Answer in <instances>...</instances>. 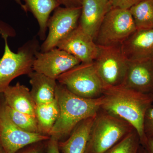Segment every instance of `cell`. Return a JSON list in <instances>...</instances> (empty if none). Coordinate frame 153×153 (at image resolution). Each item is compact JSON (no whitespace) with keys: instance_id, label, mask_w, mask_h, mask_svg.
Instances as JSON below:
<instances>
[{"instance_id":"7c38bea8","label":"cell","mask_w":153,"mask_h":153,"mask_svg":"<svg viewBox=\"0 0 153 153\" xmlns=\"http://www.w3.org/2000/svg\"><path fill=\"white\" fill-rule=\"evenodd\" d=\"M128 61L153 59V29L137 30L121 45Z\"/></svg>"},{"instance_id":"484cf974","label":"cell","mask_w":153,"mask_h":153,"mask_svg":"<svg viewBox=\"0 0 153 153\" xmlns=\"http://www.w3.org/2000/svg\"><path fill=\"white\" fill-rule=\"evenodd\" d=\"M39 142L28 146L24 150L17 153H43V148Z\"/></svg>"},{"instance_id":"7a4b0ae2","label":"cell","mask_w":153,"mask_h":153,"mask_svg":"<svg viewBox=\"0 0 153 153\" xmlns=\"http://www.w3.org/2000/svg\"><path fill=\"white\" fill-rule=\"evenodd\" d=\"M59 114L49 134L60 140L68 137L76 126L88 118L94 116L101 109L102 97L95 99L80 97L57 82L56 96Z\"/></svg>"},{"instance_id":"52a82bcc","label":"cell","mask_w":153,"mask_h":153,"mask_svg":"<svg viewBox=\"0 0 153 153\" xmlns=\"http://www.w3.org/2000/svg\"><path fill=\"white\" fill-rule=\"evenodd\" d=\"M94 66L104 86L123 85L128 67V60L120 46H98Z\"/></svg>"},{"instance_id":"8fae6325","label":"cell","mask_w":153,"mask_h":153,"mask_svg":"<svg viewBox=\"0 0 153 153\" xmlns=\"http://www.w3.org/2000/svg\"><path fill=\"white\" fill-rule=\"evenodd\" d=\"M57 47L74 56L81 63L94 62L99 51L98 46L94 39L79 25L61 40Z\"/></svg>"},{"instance_id":"1f68e13d","label":"cell","mask_w":153,"mask_h":153,"mask_svg":"<svg viewBox=\"0 0 153 153\" xmlns=\"http://www.w3.org/2000/svg\"><path fill=\"white\" fill-rule=\"evenodd\" d=\"M109 1H111V0H109Z\"/></svg>"},{"instance_id":"8992f818","label":"cell","mask_w":153,"mask_h":153,"mask_svg":"<svg viewBox=\"0 0 153 153\" xmlns=\"http://www.w3.org/2000/svg\"><path fill=\"white\" fill-rule=\"evenodd\" d=\"M136 30L129 10L112 7L105 17L94 41L100 46H120Z\"/></svg>"},{"instance_id":"d4e9b609","label":"cell","mask_w":153,"mask_h":153,"mask_svg":"<svg viewBox=\"0 0 153 153\" xmlns=\"http://www.w3.org/2000/svg\"><path fill=\"white\" fill-rule=\"evenodd\" d=\"M58 141L55 138L50 137L47 143V153H61Z\"/></svg>"},{"instance_id":"ffe728a7","label":"cell","mask_w":153,"mask_h":153,"mask_svg":"<svg viewBox=\"0 0 153 153\" xmlns=\"http://www.w3.org/2000/svg\"><path fill=\"white\" fill-rule=\"evenodd\" d=\"M129 10L137 30L153 29V0H143Z\"/></svg>"},{"instance_id":"4fadbf2b","label":"cell","mask_w":153,"mask_h":153,"mask_svg":"<svg viewBox=\"0 0 153 153\" xmlns=\"http://www.w3.org/2000/svg\"><path fill=\"white\" fill-rule=\"evenodd\" d=\"M112 7L109 0H82L79 25L94 40L105 17Z\"/></svg>"},{"instance_id":"6da1fadb","label":"cell","mask_w":153,"mask_h":153,"mask_svg":"<svg viewBox=\"0 0 153 153\" xmlns=\"http://www.w3.org/2000/svg\"><path fill=\"white\" fill-rule=\"evenodd\" d=\"M102 97L101 109L130 124L143 147L148 140L144 132V119L153 105V94L140 93L121 85L104 86Z\"/></svg>"},{"instance_id":"9c48e42d","label":"cell","mask_w":153,"mask_h":153,"mask_svg":"<svg viewBox=\"0 0 153 153\" xmlns=\"http://www.w3.org/2000/svg\"><path fill=\"white\" fill-rule=\"evenodd\" d=\"M49 138L48 136L23 130L11 120L4 104L0 106V145L6 153H17L28 146Z\"/></svg>"},{"instance_id":"d6986e66","label":"cell","mask_w":153,"mask_h":153,"mask_svg":"<svg viewBox=\"0 0 153 153\" xmlns=\"http://www.w3.org/2000/svg\"><path fill=\"white\" fill-rule=\"evenodd\" d=\"M59 114V105L56 97L49 103L36 105V117L39 133L49 137Z\"/></svg>"},{"instance_id":"f546056e","label":"cell","mask_w":153,"mask_h":153,"mask_svg":"<svg viewBox=\"0 0 153 153\" xmlns=\"http://www.w3.org/2000/svg\"><path fill=\"white\" fill-rule=\"evenodd\" d=\"M138 153H145L144 149L142 146H141L140 147Z\"/></svg>"},{"instance_id":"f1b7e54d","label":"cell","mask_w":153,"mask_h":153,"mask_svg":"<svg viewBox=\"0 0 153 153\" xmlns=\"http://www.w3.org/2000/svg\"><path fill=\"white\" fill-rule=\"evenodd\" d=\"M16 3H17L18 4L21 6V7L23 9V10L25 11V6L24 4H22V0H14Z\"/></svg>"},{"instance_id":"30bf717a","label":"cell","mask_w":153,"mask_h":153,"mask_svg":"<svg viewBox=\"0 0 153 153\" xmlns=\"http://www.w3.org/2000/svg\"><path fill=\"white\" fill-rule=\"evenodd\" d=\"M81 63L66 51L58 48L46 52L38 51L33 63V71L57 80L58 76Z\"/></svg>"},{"instance_id":"3957f363","label":"cell","mask_w":153,"mask_h":153,"mask_svg":"<svg viewBox=\"0 0 153 153\" xmlns=\"http://www.w3.org/2000/svg\"><path fill=\"white\" fill-rule=\"evenodd\" d=\"M134 129L127 122L100 109L91 126L85 153H105Z\"/></svg>"},{"instance_id":"9a60e30c","label":"cell","mask_w":153,"mask_h":153,"mask_svg":"<svg viewBox=\"0 0 153 153\" xmlns=\"http://www.w3.org/2000/svg\"><path fill=\"white\" fill-rule=\"evenodd\" d=\"M3 94L7 105L20 112L36 117V105L27 87L18 82L13 86L10 85Z\"/></svg>"},{"instance_id":"5bb4252c","label":"cell","mask_w":153,"mask_h":153,"mask_svg":"<svg viewBox=\"0 0 153 153\" xmlns=\"http://www.w3.org/2000/svg\"><path fill=\"white\" fill-rule=\"evenodd\" d=\"M123 85L144 94H153V59L129 61Z\"/></svg>"},{"instance_id":"44dd1931","label":"cell","mask_w":153,"mask_h":153,"mask_svg":"<svg viewBox=\"0 0 153 153\" xmlns=\"http://www.w3.org/2000/svg\"><path fill=\"white\" fill-rule=\"evenodd\" d=\"M4 105L9 117L16 125L25 131L39 134L36 117L16 110L5 103Z\"/></svg>"},{"instance_id":"83f0119b","label":"cell","mask_w":153,"mask_h":153,"mask_svg":"<svg viewBox=\"0 0 153 153\" xmlns=\"http://www.w3.org/2000/svg\"><path fill=\"white\" fill-rule=\"evenodd\" d=\"M146 145L143 147L144 149L145 153H153V139H149Z\"/></svg>"},{"instance_id":"277c9868","label":"cell","mask_w":153,"mask_h":153,"mask_svg":"<svg viewBox=\"0 0 153 153\" xmlns=\"http://www.w3.org/2000/svg\"><path fill=\"white\" fill-rule=\"evenodd\" d=\"M2 35L5 47L4 54L0 59V94L3 93L14 79L21 75H29L33 71V62L40 48L38 40L34 38L15 53L9 47L7 34L4 33Z\"/></svg>"},{"instance_id":"7402d4cb","label":"cell","mask_w":153,"mask_h":153,"mask_svg":"<svg viewBox=\"0 0 153 153\" xmlns=\"http://www.w3.org/2000/svg\"><path fill=\"white\" fill-rule=\"evenodd\" d=\"M141 146L139 135L134 129L105 153H138Z\"/></svg>"},{"instance_id":"cb8c5ba5","label":"cell","mask_w":153,"mask_h":153,"mask_svg":"<svg viewBox=\"0 0 153 153\" xmlns=\"http://www.w3.org/2000/svg\"><path fill=\"white\" fill-rule=\"evenodd\" d=\"M143 0H111L113 7L129 10L132 7Z\"/></svg>"},{"instance_id":"e0dca14e","label":"cell","mask_w":153,"mask_h":153,"mask_svg":"<svg viewBox=\"0 0 153 153\" xmlns=\"http://www.w3.org/2000/svg\"><path fill=\"white\" fill-rule=\"evenodd\" d=\"M30 93L36 105L49 103L55 99L57 80L35 71L29 74Z\"/></svg>"},{"instance_id":"4316f807","label":"cell","mask_w":153,"mask_h":153,"mask_svg":"<svg viewBox=\"0 0 153 153\" xmlns=\"http://www.w3.org/2000/svg\"><path fill=\"white\" fill-rule=\"evenodd\" d=\"M61 5L66 7H81L82 0H58Z\"/></svg>"},{"instance_id":"ba28073f","label":"cell","mask_w":153,"mask_h":153,"mask_svg":"<svg viewBox=\"0 0 153 153\" xmlns=\"http://www.w3.org/2000/svg\"><path fill=\"white\" fill-rule=\"evenodd\" d=\"M54 11L47 22L49 33L40 47L41 52L56 48L58 43L79 25L81 7H59Z\"/></svg>"},{"instance_id":"2e32d148","label":"cell","mask_w":153,"mask_h":153,"mask_svg":"<svg viewBox=\"0 0 153 153\" xmlns=\"http://www.w3.org/2000/svg\"><path fill=\"white\" fill-rule=\"evenodd\" d=\"M95 116L79 123L66 140L59 143L63 153H85Z\"/></svg>"},{"instance_id":"5b68a950","label":"cell","mask_w":153,"mask_h":153,"mask_svg":"<svg viewBox=\"0 0 153 153\" xmlns=\"http://www.w3.org/2000/svg\"><path fill=\"white\" fill-rule=\"evenodd\" d=\"M58 83L71 93L83 98L101 97L103 88L94 62L81 63L58 76Z\"/></svg>"},{"instance_id":"ac0fdd59","label":"cell","mask_w":153,"mask_h":153,"mask_svg":"<svg viewBox=\"0 0 153 153\" xmlns=\"http://www.w3.org/2000/svg\"><path fill=\"white\" fill-rule=\"evenodd\" d=\"M25 12L30 11L37 20L39 26L38 36L42 41L46 38L47 22L50 15L61 5L58 0H23Z\"/></svg>"},{"instance_id":"4dcf8cb0","label":"cell","mask_w":153,"mask_h":153,"mask_svg":"<svg viewBox=\"0 0 153 153\" xmlns=\"http://www.w3.org/2000/svg\"><path fill=\"white\" fill-rule=\"evenodd\" d=\"M0 153H6L4 149L0 145Z\"/></svg>"},{"instance_id":"603a6c76","label":"cell","mask_w":153,"mask_h":153,"mask_svg":"<svg viewBox=\"0 0 153 153\" xmlns=\"http://www.w3.org/2000/svg\"><path fill=\"white\" fill-rule=\"evenodd\" d=\"M143 130L147 139H153V105L149 108L145 114Z\"/></svg>"}]
</instances>
